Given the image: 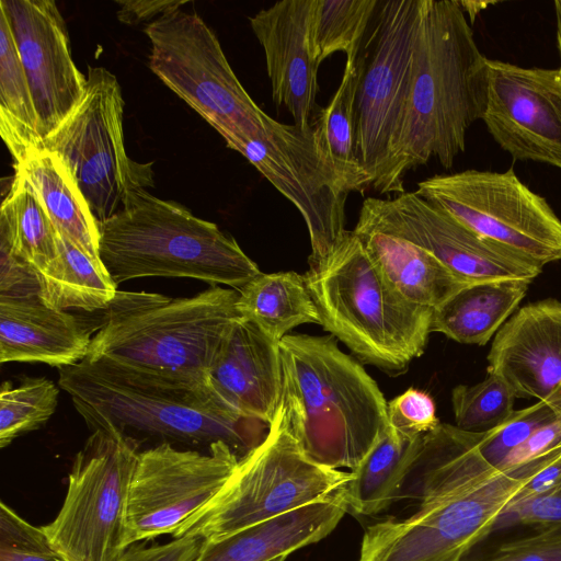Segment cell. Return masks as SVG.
<instances>
[{"mask_svg":"<svg viewBox=\"0 0 561 561\" xmlns=\"http://www.w3.org/2000/svg\"><path fill=\"white\" fill-rule=\"evenodd\" d=\"M482 436L453 428L425 447L405 485V497L419 500V511L369 526L358 561H462L524 485L561 454L560 446L499 469L480 453Z\"/></svg>","mask_w":561,"mask_h":561,"instance_id":"1","label":"cell"},{"mask_svg":"<svg viewBox=\"0 0 561 561\" xmlns=\"http://www.w3.org/2000/svg\"><path fill=\"white\" fill-rule=\"evenodd\" d=\"M488 58L458 0H421L412 84L388 194H402L408 171L436 159L451 169L469 127L482 119Z\"/></svg>","mask_w":561,"mask_h":561,"instance_id":"2","label":"cell"},{"mask_svg":"<svg viewBox=\"0 0 561 561\" xmlns=\"http://www.w3.org/2000/svg\"><path fill=\"white\" fill-rule=\"evenodd\" d=\"M58 381L91 431L110 426L127 436L207 447L224 442L241 458L270 430V424L226 403L206 381L156 376L89 358L59 368Z\"/></svg>","mask_w":561,"mask_h":561,"instance_id":"3","label":"cell"},{"mask_svg":"<svg viewBox=\"0 0 561 561\" xmlns=\"http://www.w3.org/2000/svg\"><path fill=\"white\" fill-rule=\"evenodd\" d=\"M278 350L289 433L316 463L355 469L389 426L380 388L332 335L287 334Z\"/></svg>","mask_w":561,"mask_h":561,"instance_id":"4","label":"cell"},{"mask_svg":"<svg viewBox=\"0 0 561 561\" xmlns=\"http://www.w3.org/2000/svg\"><path fill=\"white\" fill-rule=\"evenodd\" d=\"M239 291L211 285L192 297L117 291L85 358L175 379L206 381L232 323Z\"/></svg>","mask_w":561,"mask_h":561,"instance_id":"5","label":"cell"},{"mask_svg":"<svg viewBox=\"0 0 561 561\" xmlns=\"http://www.w3.org/2000/svg\"><path fill=\"white\" fill-rule=\"evenodd\" d=\"M309 265L304 278L319 324L359 360L400 374L423 354L434 310L405 299L353 230Z\"/></svg>","mask_w":561,"mask_h":561,"instance_id":"6","label":"cell"},{"mask_svg":"<svg viewBox=\"0 0 561 561\" xmlns=\"http://www.w3.org/2000/svg\"><path fill=\"white\" fill-rule=\"evenodd\" d=\"M99 228L100 260L116 285L141 277H185L239 291L262 273L216 224L144 187L130 190L122 208Z\"/></svg>","mask_w":561,"mask_h":561,"instance_id":"7","label":"cell"},{"mask_svg":"<svg viewBox=\"0 0 561 561\" xmlns=\"http://www.w3.org/2000/svg\"><path fill=\"white\" fill-rule=\"evenodd\" d=\"M348 479L350 472L302 453L278 407L264 440L239 459L219 493L172 536L217 540L324 499Z\"/></svg>","mask_w":561,"mask_h":561,"instance_id":"8","label":"cell"},{"mask_svg":"<svg viewBox=\"0 0 561 561\" xmlns=\"http://www.w3.org/2000/svg\"><path fill=\"white\" fill-rule=\"evenodd\" d=\"M138 440L104 426L77 453L64 503L41 526L67 561H118L126 547V516Z\"/></svg>","mask_w":561,"mask_h":561,"instance_id":"9","label":"cell"},{"mask_svg":"<svg viewBox=\"0 0 561 561\" xmlns=\"http://www.w3.org/2000/svg\"><path fill=\"white\" fill-rule=\"evenodd\" d=\"M151 71L196 111L230 149L260 134L268 115L245 91L214 31L182 9L150 22Z\"/></svg>","mask_w":561,"mask_h":561,"instance_id":"10","label":"cell"},{"mask_svg":"<svg viewBox=\"0 0 561 561\" xmlns=\"http://www.w3.org/2000/svg\"><path fill=\"white\" fill-rule=\"evenodd\" d=\"M420 12L421 0H381L358 54L357 159L380 194H388L410 98Z\"/></svg>","mask_w":561,"mask_h":561,"instance_id":"11","label":"cell"},{"mask_svg":"<svg viewBox=\"0 0 561 561\" xmlns=\"http://www.w3.org/2000/svg\"><path fill=\"white\" fill-rule=\"evenodd\" d=\"M123 114L116 77L103 67H89L81 100L44 139V148L69 167L99 222L122 208L130 190L153 184L151 163L127 156Z\"/></svg>","mask_w":561,"mask_h":561,"instance_id":"12","label":"cell"},{"mask_svg":"<svg viewBox=\"0 0 561 561\" xmlns=\"http://www.w3.org/2000/svg\"><path fill=\"white\" fill-rule=\"evenodd\" d=\"M476 233L543 266L561 260V220L514 172L436 174L414 191Z\"/></svg>","mask_w":561,"mask_h":561,"instance_id":"13","label":"cell"},{"mask_svg":"<svg viewBox=\"0 0 561 561\" xmlns=\"http://www.w3.org/2000/svg\"><path fill=\"white\" fill-rule=\"evenodd\" d=\"M233 150L300 213L310 238L309 262L324 257L346 232L348 195L362 191L322 150L312 125H288L268 116L260 134Z\"/></svg>","mask_w":561,"mask_h":561,"instance_id":"14","label":"cell"},{"mask_svg":"<svg viewBox=\"0 0 561 561\" xmlns=\"http://www.w3.org/2000/svg\"><path fill=\"white\" fill-rule=\"evenodd\" d=\"M239 459L224 442L206 453L170 443L139 451L129 488L126 547L176 533L219 493Z\"/></svg>","mask_w":561,"mask_h":561,"instance_id":"15","label":"cell"},{"mask_svg":"<svg viewBox=\"0 0 561 561\" xmlns=\"http://www.w3.org/2000/svg\"><path fill=\"white\" fill-rule=\"evenodd\" d=\"M358 226L407 240L471 284L527 279L542 267L461 225L415 192L364 199Z\"/></svg>","mask_w":561,"mask_h":561,"instance_id":"16","label":"cell"},{"mask_svg":"<svg viewBox=\"0 0 561 561\" xmlns=\"http://www.w3.org/2000/svg\"><path fill=\"white\" fill-rule=\"evenodd\" d=\"M482 115L489 134L514 160L561 169V69L488 59Z\"/></svg>","mask_w":561,"mask_h":561,"instance_id":"17","label":"cell"},{"mask_svg":"<svg viewBox=\"0 0 561 561\" xmlns=\"http://www.w3.org/2000/svg\"><path fill=\"white\" fill-rule=\"evenodd\" d=\"M33 95L43 140L81 100L87 77L75 65L65 20L51 0H1Z\"/></svg>","mask_w":561,"mask_h":561,"instance_id":"18","label":"cell"},{"mask_svg":"<svg viewBox=\"0 0 561 561\" xmlns=\"http://www.w3.org/2000/svg\"><path fill=\"white\" fill-rule=\"evenodd\" d=\"M488 362L516 398H535L561 416V302L520 308L495 334Z\"/></svg>","mask_w":561,"mask_h":561,"instance_id":"19","label":"cell"},{"mask_svg":"<svg viewBox=\"0 0 561 561\" xmlns=\"http://www.w3.org/2000/svg\"><path fill=\"white\" fill-rule=\"evenodd\" d=\"M312 0H283L249 18L261 44L276 105L287 108L294 124H313L318 91L310 42Z\"/></svg>","mask_w":561,"mask_h":561,"instance_id":"20","label":"cell"},{"mask_svg":"<svg viewBox=\"0 0 561 561\" xmlns=\"http://www.w3.org/2000/svg\"><path fill=\"white\" fill-rule=\"evenodd\" d=\"M206 382L242 415L271 424L282 396L278 343L239 317L221 342Z\"/></svg>","mask_w":561,"mask_h":561,"instance_id":"21","label":"cell"},{"mask_svg":"<svg viewBox=\"0 0 561 561\" xmlns=\"http://www.w3.org/2000/svg\"><path fill=\"white\" fill-rule=\"evenodd\" d=\"M92 341L76 316L45 305L39 297L0 296V363L78 364Z\"/></svg>","mask_w":561,"mask_h":561,"instance_id":"22","label":"cell"},{"mask_svg":"<svg viewBox=\"0 0 561 561\" xmlns=\"http://www.w3.org/2000/svg\"><path fill=\"white\" fill-rule=\"evenodd\" d=\"M347 511L343 486L297 510L204 541L193 561H272L287 557L327 537Z\"/></svg>","mask_w":561,"mask_h":561,"instance_id":"23","label":"cell"},{"mask_svg":"<svg viewBox=\"0 0 561 561\" xmlns=\"http://www.w3.org/2000/svg\"><path fill=\"white\" fill-rule=\"evenodd\" d=\"M353 231L385 277L413 304L435 310L473 285L407 240L358 225Z\"/></svg>","mask_w":561,"mask_h":561,"instance_id":"24","label":"cell"},{"mask_svg":"<svg viewBox=\"0 0 561 561\" xmlns=\"http://www.w3.org/2000/svg\"><path fill=\"white\" fill-rule=\"evenodd\" d=\"M13 168L34 191L55 230L100 260L99 221L65 161L43 148Z\"/></svg>","mask_w":561,"mask_h":561,"instance_id":"25","label":"cell"},{"mask_svg":"<svg viewBox=\"0 0 561 561\" xmlns=\"http://www.w3.org/2000/svg\"><path fill=\"white\" fill-rule=\"evenodd\" d=\"M530 283L502 279L470 285L433 311L431 332L461 344L485 345L515 311Z\"/></svg>","mask_w":561,"mask_h":561,"instance_id":"26","label":"cell"},{"mask_svg":"<svg viewBox=\"0 0 561 561\" xmlns=\"http://www.w3.org/2000/svg\"><path fill=\"white\" fill-rule=\"evenodd\" d=\"M424 435L405 433L389 424L360 463L348 471L350 479L344 485L348 511L374 515L397 500Z\"/></svg>","mask_w":561,"mask_h":561,"instance_id":"27","label":"cell"},{"mask_svg":"<svg viewBox=\"0 0 561 561\" xmlns=\"http://www.w3.org/2000/svg\"><path fill=\"white\" fill-rule=\"evenodd\" d=\"M57 257L37 272L39 299L59 309L105 310L117 294V285L101 260H95L56 231Z\"/></svg>","mask_w":561,"mask_h":561,"instance_id":"28","label":"cell"},{"mask_svg":"<svg viewBox=\"0 0 561 561\" xmlns=\"http://www.w3.org/2000/svg\"><path fill=\"white\" fill-rule=\"evenodd\" d=\"M237 310L275 343L300 324H319L318 310L304 275L293 271L261 273L254 277L239 290Z\"/></svg>","mask_w":561,"mask_h":561,"instance_id":"29","label":"cell"},{"mask_svg":"<svg viewBox=\"0 0 561 561\" xmlns=\"http://www.w3.org/2000/svg\"><path fill=\"white\" fill-rule=\"evenodd\" d=\"M0 134L13 165L44 148L38 116L14 36L0 10Z\"/></svg>","mask_w":561,"mask_h":561,"instance_id":"30","label":"cell"},{"mask_svg":"<svg viewBox=\"0 0 561 561\" xmlns=\"http://www.w3.org/2000/svg\"><path fill=\"white\" fill-rule=\"evenodd\" d=\"M0 250L36 272L49 266L58 254L56 230L38 197L18 172L1 204Z\"/></svg>","mask_w":561,"mask_h":561,"instance_id":"31","label":"cell"},{"mask_svg":"<svg viewBox=\"0 0 561 561\" xmlns=\"http://www.w3.org/2000/svg\"><path fill=\"white\" fill-rule=\"evenodd\" d=\"M362 71L359 55L346 60L341 83L330 103L313 121L314 135L334 164L360 191L370 186V179L357 159L355 99Z\"/></svg>","mask_w":561,"mask_h":561,"instance_id":"32","label":"cell"},{"mask_svg":"<svg viewBox=\"0 0 561 561\" xmlns=\"http://www.w3.org/2000/svg\"><path fill=\"white\" fill-rule=\"evenodd\" d=\"M380 0H312L310 42L318 66L335 53L356 59Z\"/></svg>","mask_w":561,"mask_h":561,"instance_id":"33","label":"cell"},{"mask_svg":"<svg viewBox=\"0 0 561 561\" xmlns=\"http://www.w3.org/2000/svg\"><path fill=\"white\" fill-rule=\"evenodd\" d=\"M59 390L45 377H23L16 387L4 381L0 392V446L42 426L55 412Z\"/></svg>","mask_w":561,"mask_h":561,"instance_id":"34","label":"cell"},{"mask_svg":"<svg viewBox=\"0 0 561 561\" xmlns=\"http://www.w3.org/2000/svg\"><path fill=\"white\" fill-rule=\"evenodd\" d=\"M516 396L499 376L473 386L459 385L451 391L455 426L469 433H486L503 424L515 411Z\"/></svg>","mask_w":561,"mask_h":561,"instance_id":"35","label":"cell"},{"mask_svg":"<svg viewBox=\"0 0 561 561\" xmlns=\"http://www.w3.org/2000/svg\"><path fill=\"white\" fill-rule=\"evenodd\" d=\"M559 415L543 402L514 411L496 428L483 433L479 450L485 460L495 468H501L506 457L524 444L539 427L554 421Z\"/></svg>","mask_w":561,"mask_h":561,"instance_id":"36","label":"cell"},{"mask_svg":"<svg viewBox=\"0 0 561 561\" xmlns=\"http://www.w3.org/2000/svg\"><path fill=\"white\" fill-rule=\"evenodd\" d=\"M0 561H67L35 527L3 501L0 504Z\"/></svg>","mask_w":561,"mask_h":561,"instance_id":"37","label":"cell"},{"mask_svg":"<svg viewBox=\"0 0 561 561\" xmlns=\"http://www.w3.org/2000/svg\"><path fill=\"white\" fill-rule=\"evenodd\" d=\"M388 416L390 425L411 434L424 435L439 424L433 398L414 388L388 402Z\"/></svg>","mask_w":561,"mask_h":561,"instance_id":"38","label":"cell"},{"mask_svg":"<svg viewBox=\"0 0 561 561\" xmlns=\"http://www.w3.org/2000/svg\"><path fill=\"white\" fill-rule=\"evenodd\" d=\"M482 561H561V526L504 542Z\"/></svg>","mask_w":561,"mask_h":561,"instance_id":"39","label":"cell"},{"mask_svg":"<svg viewBox=\"0 0 561 561\" xmlns=\"http://www.w3.org/2000/svg\"><path fill=\"white\" fill-rule=\"evenodd\" d=\"M515 524L531 526L534 529L561 526V488L508 506L496 520L494 529Z\"/></svg>","mask_w":561,"mask_h":561,"instance_id":"40","label":"cell"},{"mask_svg":"<svg viewBox=\"0 0 561 561\" xmlns=\"http://www.w3.org/2000/svg\"><path fill=\"white\" fill-rule=\"evenodd\" d=\"M0 296L39 297L37 272L27 263L0 250Z\"/></svg>","mask_w":561,"mask_h":561,"instance_id":"41","label":"cell"},{"mask_svg":"<svg viewBox=\"0 0 561 561\" xmlns=\"http://www.w3.org/2000/svg\"><path fill=\"white\" fill-rule=\"evenodd\" d=\"M203 542L201 537L185 536L150 547L136 543L129 547L118 561H193Z\"/></svg>","mask_w":561,"mask_h":561,"instance_id":"42","label":"cell"},{"mask_svg":"<svg viewBox=\"0 0 561 561\" xmlns=\"http://www.w3.org/2000/svg\"><path fill=\"white\" fill-rule=\"evenodd\" d=\"M561 446V416L539 427L503 461L500 469L524 465Z\"/></svg>","mask_w":561,"mask_h":561,"instance_id":"43","label":"cell"},{"mask_svg":"<svg viewBox=\"0 0 561 561\" xmlns=\"http://www.w3.org/2000/svg\"><path fill=\"white\" fill-rule=\"evenodd\" d=\"M119 10L118 20L125 24H138L157 19L181 9L187 1L176 0H148V1H117ZM151 21V22H152Z\"/></svg>","mask_w":561,"mask_h":561,"instance_id":"44","label":"cell"},{"mask_svg":"<svg viewBox=\"0 0 561 561\" xmlns=\"http://www.w3.org/2000/svg\"><path fill=\"white\" fill-rule=\"evenodd\" d=\"M561 488V454L541 468L518 492L508 506L551 493ZM507 506V507H508ZM503 514V513H502Z\"/></svg>","mask_w":561,"mask_h":561,"instance_id":"45","label":"cell"},{"mask_svg":"<svg viewBox=\"0 0 561 561\" xmlns=\"http://www.w3.org/2000/svg\"><path fill=\"white\" fill-rule=\"evenodd\" d=\"M460 8L463 13L468 14L470 24H473L476 21V16L489 5H492L496 2L494 1H458Z\"/></svg>","mask_w":561,"mask_h":561,"instance_id":"46","label":"cell"},{"mask_svg":"<svg viewBox=\"0 0 561 561\" xmlns=\"http://www.w3.org/2000/svg\"><path fill=\"white\" fill-rule=\"evenodd\" d=\"M556 21H557V47L560 57L561 69V0L554 1Z\"/></svg>","mask_w":561,"mask_h":561,"instance_id":"47","label":"cell"},{"mask_svg":"<svg viewBox=\"0 0 561 561\" xmlns=\"http://www.w3.org/2000/svg\"><path fill=\"white\" fill-rule=\"evenodd\" d=\"M285 559H286V557H279V558H277L275 560H272V561H285Z\"/></svg>","mask_w":561,"mask_h":561,"instance_id":"48","label":"cell"}]
</instances>
